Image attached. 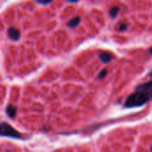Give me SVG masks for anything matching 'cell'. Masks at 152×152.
Masks as SVG:
<instances>
[{
	"mask_svg": "<svg viewBox=\"0 0 152 152\" xmlns=\"http://www.w3.org/2000/svg\"><path fill=\"white\" fill-rule=\"evenodd\" d=\"M152 99V81L141 84L138 85L135 92L130 94L125 102V108H134L141 107L146 104L148 101Z\"/></svg>",
	"mask_w": 152,
	"mask_h": 152,
	"instance_id": "6da1fadb",
	"label": "cell"
},
{
	"mask_svg": "<svg viewBox=\"0 0 152 152\" xmlns=\"http://www.w3.org/2000/svg\"><path fill=\"white\" fill-rule=\"evenodd\" d=\"M1 135L2 136H7V137H12V138H14V139H19L21 137L20 134L16 131V130L12 127L9 124L6 123V122H3L1 124Z\"/></svg>",
	"mask_w": 152,
	"mask_h": 152,
	"instance_id": "7a4b0ae2",
	"label": "cell"
},
{
	"mask_svg": "<svg viewBox=\"0 0 152 152\" xmlns=\"http://www.w3.org/2000/svg\"><path fill=\"white\" fill-rule=\"evenodd\" d=\"M8 36L13 40H18L20 37V31L16 28L12 27L8 30Z\"/></svg>",
	"mask_w": 152,
	"mask_h": 152,
	"instance_id": "3957f363",
	"label": "cell"
},
{
	"mask_svg": "<svg viewBox=\"0 0 152 152\" xmlns=\"http://www.w3.org/2000/svg\"><path fill=\"white\" fill-rule=\"evenodd\" d=\"M17 112V108L13 105H8L6 107V114L9 116L10 118H14Z\"/></svg>",
	"mask_w": 152,
	"mask_h": 152,
	"instance_id": "277c9868",
	"label": "cell"
},
{
	"mask_svg": "<svg viewBox=\"0 0 152 152\" xmlns=\"http://www.w3.org/2000/svg\"><path fill=\"white\" fill-rule=\"evenodd\" d=\"M99 57L103 63H108L112 59V55L110 53H100Z\"/></svg>",
	"mask_w": 152,
	"mask_h": 152,
	"instance_id": "5b68a950",
	"label": "cell"
},
{
	"mask_svg": "<svg viewBox=\"0 0 152 152\" xmlns=\"http://www.w3.org/2000/svg\"><path fill=\"white\" fill-rule=\"evenodd\" d=\"M80 20H81L80 17L77 16V17L73 18L72 20H70L69 21V23H68V26H69V27H70V28H76V27H77V25L79 24Z\"/></svg>",
	"mask_w": 152,
	"mask_h": 152,
	"instance_id": "8992f818",
	"label": "cell"
},
{
	"mask_svg": "<svg viewBox=\"0 0 152 152\" xmlns=\"http://www.w3.org/2000/svg\"><path fill=\"white\" fill-rule=\"evenodd\" d=\"M118 11H119V8L118 7H113V8H111V10H110V15L112 16V17H116L117 16V14H118Z\"/></svg>",
	"mask_w": 152,
	"mask_h": 152,
	"instance_id": "52a82bcc",
	"label": "cell"
},
{
	"mask_svg": "<svg viewBox=\"0 0 152 152\" xmlns=\"http://www.w3.org/2000/svg\"><path fill=\"white\" fill-rule=\"evenodd\" d=\"M107 70H102L101 72H100V74H99V78H104L105 77H106V75H107Z\"/></svg>",
	"mask_w": 152,
	"mask_h": 152,
	"instance_id": "ba28073f",
	"label": "cell"
},
{
	"mask_svg": "<svg viewBox=\"0 0 152 152\" xmlns=\"http://www.w3.org/2000/svg\"><path fill=\"white\" fill-rule=\"evenodd\" d=\"M52 0H37V2L38 4H41V5H46L48 3H50Z\"/></svg>",
	"mask_w": 152,
	"mask_h": 152,
	"instance_id": "9c48e42d",
	"label": "cell"
},
{
	"mask_svg": "<svg viewBox=\"0 0 152 152\" xmlns=\"http://www.w3.org/2000/svg\"><path fill=\"white\" fill-rule=\"evenodd\" d=\"M127 29V25L125 24V23H122L119 25V28H118V31H125V30Z\"/></svg>",
	"mask_w": 152,
	"mask_h": 152,
	"instance_id": "30bf717a",
	"label": "cell"
},
{
	"mask_svg": "<svg viewBox=\"0 0 152 152\" xmlns=\"http://www.w3.org/2000/svg\"><path fill=\"white\" fill-rule=\"evenodd\" d=\"M69 1H70V3H76L77 1H78V0H69Z\"/></svg>",
	"mask_w": 152,
	"mask_h": 152,
	"instance_id": "8fae6325",
	"label": "cell"
},
{
	"mask_svg": "<svg viewBox=\"0 0 152 152\" xmlns=\"http://www.w3.org/2000/svg\"><path fill=\"white\" fill-rule=\"evenodd\" d=\"M149 53H152V47H151V48L149 49Z\"/></svg>",
	"mask_w": 152,
	"mask_h": 152,
	"instance_id": "7c38bea8",
	"label": "cell"
},
{
	"mask_svg": "<svg viewBox=\"0 0 152 152\" xmlns=\"http://www.w3.org/2000/svg\"><path fill=\"white\" fill-rule=\"evenodd\" d=\"M150 77H152V71H151V73H150Z\"/></svg>",
	"mask_w": 152,
	"mask_h": 152,
	"instance_id": "4fadbf2b",
	"label": "cell"
},
{
	"mask_svg": "<svg viewBox=\"0 0 152 152\" xmlns=\"http://www.w3.org/2000/svg\"><path fill=\"white\" fill-rule=\"evenodd\" d=\"M151 150H152V148H151Z\"/></svg>",
	"mask_w": 152,
	"mask_h": 152,
	"instance_id": "5bb4252c",
	"label": "cell"
}]
</instances>
